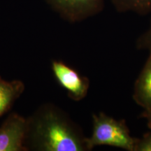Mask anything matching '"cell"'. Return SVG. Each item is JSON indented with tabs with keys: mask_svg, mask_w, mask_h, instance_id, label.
Returning <instances> with one entry per match:
<instances>
[{
	"mask_svg": "<svg viewBox=\"0 0 151 151\" xmlns=\"http://www.w3.org/2000/svg\"><path fill=\"white\" fill-rule=\"evenodd\" d=\"M85 138L67 115L52 104L41 106L27 118V150L85 151Z\"/></svg>",
	"mask_w": 151,
	"mask_h": 151,
	"instance_id": "obj_1",
	"label": "cell"
},
{
	"mask_svg": "<svg viewBox=\"0 0 151 151\" xmlns=\"http://www.w3.org/2000/svg\"><path fill=\"white\" fill-rule=\"evenodd\" d=\"M137 139L130 135L123 121L102 112L92 115V132L85 138L87 150L98 146H110L127 151H134Z\"/></svg>",
	"mask_w": 151,
	"mask_h": 151,
	"instance_id": "obj_2",
	"label": "cell"
},
{
	"mask_svg": "<svg viewBox=\"0 0 151 151\" xmlns=\"http://www.w3.org/2000/svg\"><path fill=\"white\" fill-rule=\"evenodd\" d=\"M50 8L69 22H78L99 14L104 0H45Z\"/></svg>",
	"mask_w": 151,
	"mask_h": 151,
	"instance_id": "obj_3",
	"label": "cell"
},
{
	"mask_svg": "<svg viewBox=\"0 0 151 151\" xmlns=\"http://www.w3.org/2000/svg\"><path fill=\"white\" fill-rule=\"evenodd\" d=\"M51 69L57 82L67 91L70 99L78 101L86 97L90 88V81L87 77L81 76L62 61L53 60Z\"/></svg>",
	"mask_w": 151,
	"mask_h": 151,
	"instance_id": "obj_4",
	"label": "cell"
},
{
	"mask_svg": "<svg viewBox=\"0 0 151 151\" xmlns=\"http://www.w3.org/2000/svg\"><path fill=\"white\" fill-rule=\"evenodd\" d=\"M27 119L11 113L0 127V151H27Z\"/></svg>",
	"mask_w": 151,
	"mask_h": 151,
	"instance_id": "obj_5",
	"label": "cell"
},
{
	"mask_svg": "<svg viewBox=\"0 0 151 151\" xmlns=\"http://www.w3.org/2000/svg\"><path fill=\"white\" fill-rule=\"evenodd\" d=\"M142 71L136 81L133 99L144 109V113H151V50Z\"/></svg>",
	"mask_w": 151,
	"mask_h": 151,
	"instance_id": "obj_6",
	"label": "cell"
},
{
	"mask_svg": "<svg viewBox=\"0 0 151 151\" xmlns=\"http://www.w3.org/2000/svg\"><path fill=\"white\" fill-rule=\"evenodd\" d=\"M24 90L23 82L5 81L0 76V116L7 112Z\"/></svg>",
	"mask_w": 151,
	"mask_h": 151,
	"instance_id": "obj_7",
	"label": "cell"
},
{
	"mask_svg": "<svg viewBox=\"0 0 151 151\" xmlns=\"http://www.w3.org/2000/svg\"><path fill=\"white\" fill-rule=\"evenodd\" d=\"M114 8L120 13L133 12L146 15L151 12V0H111Z\"/></svg>",
	"mask_w": 151,
	"mask_h": 151,
	"instance_id": "obj_8",
	"label": "cell"
},
{
	"mask_svg": "<svg viewBox=\"0 0 151 151\" xmlns=\"http://www.w3.org/2000/svg\"><path fill=\"white\" fill-rule=\"evenodd\" d=\"M137 46L139 49H146V50H151V22L149 27L139 37L137 42Z\"/></svg>",
	"mask_w": 151,
	"mask_h": 151,
	"instance_id": "obj_9",
	"label": "cell"
},
{
	"mask_svg": "<svg viewBox=\"0 0 151 151\" xmlns=\"http://www.w3.org/2000/svg\"><path fill=\"white\" fill-rule=\"evenodd\" d=\"M134 151H151V132L136 141Z\"/></svg>",
	"mask_w": 151,
	"mask_h": 151,
	"instance_id": "obj_10",
	"label": "cell"
},
{
	"mask_svg": "<svg viewBox=\"0 0 151 151\" xmlns=\"http://www.w3.org/2000/svg\"><path fill=\"white\" fill-rule=\"evenodd\" d=\"M143 115L144 116L145 118H147L148 122V125L151 128V113H143Z\"/></svg>",
	"mask_w": 151,
	"mask_h": 151,
	"instance_id": "obj_11",
	"label": "cell"
}]
</instances>
